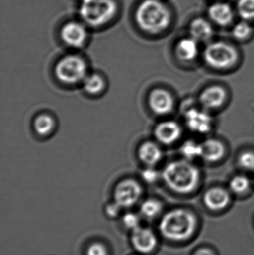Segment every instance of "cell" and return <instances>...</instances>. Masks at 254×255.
<instances>
[{
    "label": "cell",
    "mask_w": 254,
    "mask_h": 255,
    "mask_svg": "<svg viewBox=\"0 0 254 255\" xmlns=\"http://www.w3.org/2000/svg\"><path fill=\"white\" fill-rule=\"evenodd\" d=\"M131 244L136 251L142 254H149L156 248L158 240L155 233L148 228L139 226L132 231Z\"/></svg>",
    "instance_id": "cell-9"
},
{
    "label": "cell",
    "mask_w": 254,
    "mask_h": 255,
    "mask_svg": "<svg viewBox=\"0 0 254 255\" xmlns=\"http://www.w3.org/2000/svg\"><path fill=\"white\" fill-rule=\"evenodd\" d=\"M155 134L161 143L169 145L179 139L181 134V128L174 121H164L157 126Z\"/></svg>",
    "instance_id": "cell-12"
},
{
    "label": "cell",
    "mask_w": 254,
    "mask_h": 255,
    "mask_svg": "<svg viewBox=\"0 0 254 255\" xmlns=\"http://www.w3.org/2000/svg\"><path fill=\"white\" fill-rule=\"evenodd\" d=\"M204 59L210 67L217 69L228 68L237 62L238 53L231 45L225 42L210 43L206 47Z\"/></svg>",
    "instance_id": "cell-6"
},
{
    "label": "cell",
    "mask_w": 254,
    "mask_h": 255,
    "mask_svg": "<svg viewBox=\"0 0 254 255\" xmlns=\"http://www.w3.org/2000/svg\"><path fill=\"white\" fill-rule=\"evenodd\" d=\"M83 82L85 91L92 95L99 94L104 88V79L98 74L86 76Z\"/></svg>",
    "instance_id": "cell-21"
},
{
    "label": "cell",
    "mask_w": 254,
    "mask_h": 255,
    "mask_svg": "<svg viewBox=\"0 0 254 255\" xmlns=\"http://www.w3.org/2000/svg\"><path fill=\"white\" fill-rule=\"evenodd\" d=\"M191 37L198 42L207 41L214 34L211 23L204 18L198 17L193 19L189 26Z\"/></svg>",
    "instance_id": "cell-16"
},
{
    "label": "cell",
    "mask_w": 254,
    "mask_h": 255,
    "mask_svg": "<svg viewBox=\"0 0 254 255\" xmlns=\"http://www.w3.org/2000/svg\"><path fill=\"white\" fill-rule=\"evenodd\" d=\"M79 13L82 22L92 28H100L111 22L118 11L115 0H81Z\"/></svg>",
    "instance_id": "cell-4"
},
{
    "label": "cell",
    "mask_w": 254,
    "mask_h": 255,
    "mask_svg": "<svg viewBox=\"0 0 254 255\" xmlns=\"http://www.w3.org/2000/svg\"><path fill=\"white\" fill-rule=\"evenodd\" d=\"M86 255H108V251L104 244L94 243L88 247Z\"/></svg>",
    "instance_id": "cell-29"
},
{
    "label": "cell",
    "mask_w": 254,
    "mask_h": 255,
    "mask_svg": "<svg viewBox=\"0 0 254 255\" xmlns=\"http://www.w3.org/2000/svg\"><path fill=\"white\" fill-rule=\"evenodd\" d=\"M210 19L218 25L226 26L234 19V10L229 4L224 2L214 3L208 9Z\"/></svg>",
    "instance_id": "cell-13"
},
{
    "label": "cell",
    "mask_w": 254,
    "mask_h": 255,
    "mask_svg": "<svg viewBox=\"0 0 254 255\" xmlns=\"http://www.w3.org/2000/svg\"><path fill=\"white\" fill-rule=\"evenodd\" d=\"M252 28L248 21L243 20L237 22L233 28L232 34L237 40H243L250 36Z\"/></svg>",
    "instance_id": "cell-26"
},
{
    "label": "cell",
    "mask_w": 254,
    "mask_h": 255,
    "mask_svg": "<svg viewBox=\"0 0 254 255\" xmlns=\"http://www.w3.org/2000/svg\"><path fill=\"white\" fill-rule=\"evenodd\" d=\"M196 219L188 211L174 210L164 215L160 223V232L166 239L183 241L189 239L196 229Z\"/></svg>",
    "instance_id": "cell-3"
},
{
    "label": "cell",
    "mask_w": 254,
    "mask_h": 255,
    "mask_svg": "<svg viewBox=\"0 0 254 255\" xmlns=\"http://www.w3.org/2000/svg\"><path fill=\"white\" fill-rule=\"evenodd\" d=\"M121 208H122V207L119 206L116 202H114L107 205V208H106V213L108 217H116L120 212Z\"/></svg>",
    "instance_id": "cell-31"
},
{
    "label": "cell",
    "mask_w": 254,
    "mask_h": 255,
    "mask_svg": "<svg viewBox=\"0 0 254 255\" xmlns=\"http://www.w3.org/2000/svg\"><path fill=\"white\" fill-rule=\"evenodd\" d=\"M181 153L185 157L189 159V160L201 157V144L196 143L193 141H187L182 145Z\"/></svg>",
    "instance_id": "cell-24"
},
{
    "label": "cell",
    "mask_w": 254,
    "mask_h": 255,
    "mask_svg": "<svg viewBox=\"0 0 254 255\" xmlns=\"http://www.w3.org/2000/svg\"><path fill=\"white\" fill-rule=\"evenodd\" d=\"M124 226L127 229L134 230L140 226V218L137 214H133V213H128L125 214L122 219Z\"/></svg>",
    "instance_id": "cell-28"
},
{
    "label": "cell",
    "mask_w": 254,
    "mask_h": 255,
    "mask_svg": "<svg viewBox=\"0 0 254 255\" xmlns=\"http://www.w3.org/2000/svg\"><path fill=\"white\" fill-rule=\"evenodd\" d=\"M195 255H214V254L211 250H208V249H201V250H198Z\"/></svg>",
    "instance_id": "cell-32"
},
{
    "label": "cell",
    "mask_w": 254,
    "mask_h": 255,
    "mask_svg": "<svg viewBox=\"0 0 254 255\" xmlns=\"http://www.w3.org/2000/svg\"><path fill=\"white\" fill-rule=\"evenodd\" d=\"M80 1H81V0H80Z\"/></svg>",
    "instance_id": "cell-33"
},
{
    "label": "cell",
    "mask_w": 254,
    "mask_h": 255,
    "mask_svg": "<svg viewBox=\"0 0 254 255\" xmlns=\"http://www.w3.org/2000/svg\"><path fill=\"white\" fill-rule=\"evenodd\" d=\"M237 12L243 20L254 19V0H238Z\"/></svg>",
    "instance_id": "cell-23"
},
{
    "label": "cell",
    "mask_w": 254,
    "mask_h": 255,
    "mask_svg": "<svg viewBox=\"0 0 254 255\" xmlns=\"http://www.w3.org/2000/svg\"><path fill=\"white\" fill-rule=\"evenodd\" d=\"M134 16L139 28L150 34L165 31L171 21V12L161 0H143L137 6Z\"/></svg>",
    "instance_id": "cell-1"
},
{
    "label": "cell",
    "mask_w": 254,
    "mask_h": 255,
    "mask_svg": "<svg viewBox=\"0 0 254 255\" xmlns=\"http://www.w3.org/2000/svg\"><path fill=\"white\" fill-rule=\"evenodd\" d=\"M86 63L77 55H68L58 61L55 67V76L58 80L67 85H74L86 77Z\"/></svg>",
    "instance_id": "cell-5"
},
{
    "label": "cell",
    "mask_w": 254,
    "mask_h": 255,
    "mask_svg": "<svg viewBox=\"0 0 254 255\" xmlns=\"http://www.w3.org/2000/svg\"><path fill=\"white\" fill-rule=\"evenodd\" d=\"M162 204L156 199H150L145 201L141 206L140 211L144 217L147 218H154L161 213Z\"/></svg>",
    "instance_id": "cell-22"
},
{
    "label": "cell",
    "mask_w": 254,
    "mask_h": 255,
    "mask_svg": "<svg viewBox=\"0 0 254 255\" xmlns=\"http://www.w3.org/2000/svg\"><path fill=\"white\" fill-rule=\"evenodd\" d=\"M239 164L246 170H254V153L252 151L243 153L239 158Z\"/></svg>",
    "instance_id": "cell-27"
},
{
    "label": "cell",
    "mask_w": 254,
    "mask_h": 255,
    "mask_svg": "<svg viewBox=\"0 0 254 255\" xmlns=\"http://www.w3.org/2000/svg\"><path fill=\"white\" fill-rule=\"evenodd\" d=\"M142 193L141 185L135 180H123L115 188V202L122 208H130L138 202Z\"/></svg>",
    "instance_id": "cell-7"
},
{
    "label": "cell",
    "mask_w": 254,
    "mask_h": 255,
    "mask_svg": "<svg viewBox=\"0 0 254 255\" xmlns=\"http://www.w3.org/2000/svg\"><path fill=\"white\" fill-rule=\"evenodd\" d=\"M206 206L212 211H221L228 206L230 196L228 192L219 187L210 189L204 196Z\"/></svg>",
    "instance_id": "cell-14"
},
{
    "label": "cell",
    "mask_w": 254,
    "mask_h": 255,
    "mask_svg": "<svg viewBox=\"0 0 254 255\" xmlns=\"http://www.w3.org/2000/svg\"><path fill=\"white\" fill-rule=\"evenodd\" d=\"M138 154L141 161L149 166H155L162 157L161 148L153 142L142 144L139 148Z\"/></svg>",
    "instance_id": "cell-18"
},
{
    "label": "cell",
    "mask_w": 254,
    "mask_h": 255,
    "mask_svg": "<svg viewBox=\"0 0 254 255\" xmlns=\"http://www.w3.org/2000/svg\"><path fill=\"white\" fill-rule=\"evenodd\" d=\"M175 52L182 61H192L198 55V41L192 37L181 39L176 45Z\"/></svg>",
    "instance_id": "cell-19"
},
{
    "label": "cell",
    "mask_w": 254,
    "mask_h": 255,
    "mask_svg": "<svg viewBox=\"0 0 254 255\" xmlns=\"http://www.w3.org/2000/svg\"><path fill=\"white\" fill-rule=\"evenodd\" d=\"M141 175L142 178L146 182L150 183V184L155 182L159 177V174L153 168H148V169H145L142 172Z\"/></svg>",
    "instance_id": "cell-30"
},
{
    "label": "cell",
    "mask_w": 254,
    "mask_h": 255,
    "mask_svg": "<svg viewBox=\"0 0 254 255\" xmlns=\"http://www.w3.org/2000/svg\"><path fill=\"white\" fill-rule=\"evenodd\" d=\"M226 100V92L219 86H211L201 93L200 102L207 109H217Z\"/></svg>",
    "instance_id": "cell-15"
},
{
    "label": "cell",
    "mask_w": 254,
    "mask_h": 255,
    "mask_svg": "<svg viewBox=\"0 0 254 255\" xmlns=\"http://www.w3.org/2000/svg\"><path fill=\"white\" fill-rule=\"evenodd\" d=\"M185 120L189 128L196 133H206L211 128V118L203 111L190 109L185 115Z\"/></svg>",
    "instance_id": "cell-11"
},
{
    "label": "cell",
    "mask_w": 254,
    "mask_h": 255,
    "mask_svg": "<svg viewBox=\"0 0 254 255\" xmlns=\"http://www.w3.org/2000/svg\"><path fill=\"white\" fill-rule=\"evenodd\" d=\"M61 37L67 46L74 49L82 48L88 37L86 24L79 21L67 22L61 28Z\"/></svg>",
    "instance_id": "cell-8"
},
{
    "label": "cell",
    "mask_w": 254,
    "mask_h": 255,
    "mask_svg": "<svg viewBox=\"0 0 254 255\" xmlns=\"http://www.w3.org/2000/svg\"><path fill=\"white\" fill-rule=\"evenodd\" d=\"M163 178L173 191L189 193L196 188L199 171L196 166L185 160L171 162L163 171Z\"/></svg>",
    "instance_id": "cell-2"
},
{
    "label": "cell",
    "mask_w": 254,
    "mask_h": 255,
    "mask_svg": "<svg viewBox=\"0 0 254 255\" xmlns=\"http://www.w3.org/2000/svg\"><path fill=\"white\" fill-rule=\"evenodd\" d=\"M201 157L208 162L218 161L225 154V146L222 142L216 139H207L201 143Z\"/></svg>",
    "instance_id": "cell-17"
},
{
    "label": "cell",
    "mask_w": 254,
    "mask_h": 255,
    "mask_svg": "<svg viewBox=\"0 0 254 255\" xmlns=\"http://www.w3.org/2000/svg\"><path fill=\"white\" fill-rule=\"evenodd\" d=\"M34 128L39 135L46 136L55 128V121L50 115L43 114L36 118L34 121Z\"/></svg>",
    "instance_id": "cell-20"
},
{
    "label": "cell",
    "mask_w": 254,
    "mask_h": 255,
    "mask_svg": "<svg viewBox=\"0 0 254 255\" xmlns=\"http://www.w3.org/2000/svg\"><path fill=\"white\" fill-rule=\"evenodd\" d=\"M230 189L235 193H243L249 190L250 182L249 178L243 175H237L230 181Z\"/></svg>",
    "instance_id": "cell-25"
},
{
    "label": "cell",
    "mask_w": 254,
    "mask_h": 255,
    "mask_svg": "<svg viewBox=\"0 0 254 255\" xmlns=\"http://www.w3.org/2000/svg\"><path fill=\"white\" fill-rule=\"evenodd\" d=\"M149 106L154 113L165 115L173 109L174 100L171 94L164 89H155L149 96Z\"/></svg>",
    "instance_id": "cell-10"
}]
</instances>
